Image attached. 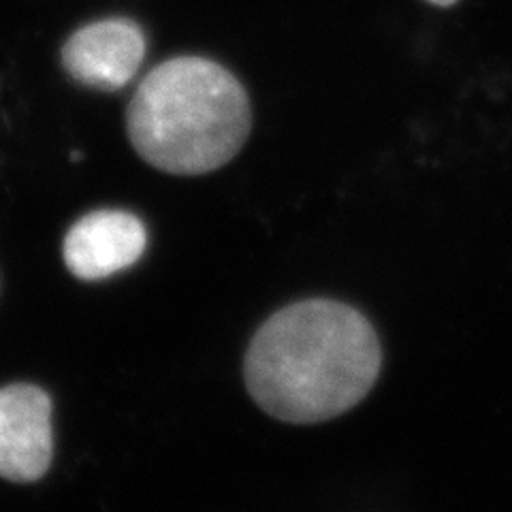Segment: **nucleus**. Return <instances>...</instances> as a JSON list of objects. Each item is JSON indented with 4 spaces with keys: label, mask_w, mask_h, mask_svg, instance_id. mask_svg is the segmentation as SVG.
Segmentation results:
<instances>
[{
    "label": "nucleus",
    "mask_w": 512,
    "mask_h": 512,
    "mask_svg": "<svg viewBox=\"0 0 512 512\" xmlns=\"http://www.w3.org/2000/svg\"><path fill=\"white\" fill-rule=\"evenodd\" d=\"M382 350L361 312L306 299L267 318L246 352L252 399L286 423H320L355 408L378 380Z\"/></svg>",
    "instance_id": "obj_1"
},
{
    "label": "nucleus",
    "mask_w": 512,
    "mask_h": 512,
    "mask_svg": "<svg viewBox=\"0 0 512 512\" xmlns=\"http://www.w3.org/2000/svg\"><path fill=\"white\" fill-rule=\"evenodd\" d=\"M244 86L220 64L182 56L152 69L126 111L137 154L173 175H203L227 165L250 135Z\"/></svg>",
    "instance_id": "obj_2"
},
{
    "label": "nucleus",
    "mask_w": 512,
    "mask_h": 512,
    "mask_svg": "<svg viewBox=\"0 0 512 512\" xmlns=\"http://www.w3.org/2000/svg\"><path fill=\"white\" fill-rule=\"evenodd\" d=\"M54 455L52 399L35 384L0 389V478L35 483Z\"/></svg>",
    "instance_id": "obj_3"
},
{
    "label": "nucleus",
    "mask_w": 512,
    "mask_h": 512,
    "mask_svg": "<svg viewBox=\"0 0 512 512\" xmlns=\"http://www.w3.org/2000/svg\"><path fill=\"white\" fill-rule=\"evenodd\" d=\"M146 56V37L131 20L92 22L69 37L62 64L77 84L114 92L124 88Z\"/></svg>",
    "instance_id": "obj_4"
},
{
    "label": "nucleus",
    "mask_w": 512,
    "mask_h": 512,
    "mask_svg": "<svg viewBox=\"0 0 512 512\" xmlns=\"http://www.w3.org/2000/svg\"><path fill=\"white\" fill-rule=\"evenodd\" d=\"M148 233L143 222L122 210H99L79 218L64 237V263L79 280H103L139 261Z\"/></svg>",
    "instance_id": "obj_5"
},
{
    "label": "nucleus",
    "mask_w": 512,
    "mask_h": 512,
    "mask_svg": "<svg viewBox=\"0 0 512 512\" xmlns=\"http://www.w3.org/2000/svg\"><path fill=\"white\" fill-rule=\"evenodd\" d=\"M429 3H434V5H440V7H448V5H453L455 0H429Z\"/></svg>",
    "instance_id": "obj_6"
}]
</instances>
